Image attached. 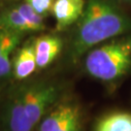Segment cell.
<instances>
[{
    "label": "cell",
    "instance_id": "obj_1",
    "mask_svg": "<svg viewBox=\"0 0 131 131\" xmlns=\"http://www.w3.org/2000/svg\"><path fill=\"white\" fill-rule=\"evenodd\" d=\"M130 31L131 19L114 0H85L67 46V59L76 62L97 45Z\"/></svg>",
    "mask_w": 131,
    "mask_h": 131
},
{
    "label": "cell",
    "instance_id": "obj_2",
    "mask_svg": "<svg viewBox=\"0 0 131 131\" xmlns=\"http://www.w3.org/2000/svg\"><path fill=\"white\" fill-rule=\"evenodd\" d=\"M84 67L90 77L101 82L122 78L131 67V34L113 38L89 50Z\"/></svg>",
    "mask_w": 131,
    "mask_h": 131
},
{
    "label": "cell",
    "instance_id": "obj_3",
    "mask_svg": "<svg viewBox=\"0 0 131 131\" xmlns=\"http://www.w3.org/2000/svg\"><path fill=\"white\" fill-rule=\"evenodd\" d=\"M25 112L36 128L45 115L61 100L62 85L54 79H39L18 86Z\"/></svg>",
    "mask_w": 131,
    "mask_h": 131
},
{
    "label": "cell",
    "instance_id": "obj_4",
    "mask_svg": "<svg viewBox=\"0 0 131 131\" xmlns=\"http://www.w3.org/2000/svg\"><path fill=\"white\" fill-rule=\"evenodd\" d=\"M0 28L20 35L39 33L45 30V19L21 1L0 12Z\"/></svg>",
    "mask_w": 131,
    "mask_h": 131
},
{
    "label": "cell",
    "instance_id": "obj_5",
    "mask_svg": "<svg viewBox=\"0 0 131 131\" xmlns=\"http://www.w3.org/2000/svg\"><path fill=\"white\" fill-rule=\"evenodd\" d=\"M36 131H82V111L78 104L61 99L45 115Z\"/></svg>",
    "mask_w": 131,
    "mask_h": 131
},
{
    "label": "cell",
    "instance_id": "obj_6",
    "mask_svg": "<svg viewBox=\"0 0 131 131\" xmlns=\"http://www.w3.org/2000/svg\"><path fill=\"white\" fill-rule=\"evenodd\" d=\"M0 123L5 131L35 130L26 115L18 86L12 89L7 96L0 115Z\"/></svg>",
    "mask_w": 131,
    "mask_h": 131
},
{
    "label": "cell",
    "instance_id": "obj_7",
    "mask_svg": "<svg viewBox=\"0 0 131 131\" xmlns=\"http://www.w3.org/2000/svg\"><path fill=\"white\" fill-rule=\"evenodd\" d=\"M37 70L47 69L59 57L64 48L63 39L57 34H42L33 39Z\"/></svg>",
    "mask_w": 131,
    "mask_h": 131
},
{
    "label": "cell",
    "instance_id": "obj_8",
    "mask_svg": "<svg viewBox=\"0 0 131 131\" xmlns=\"http://www.w3.org/2000/svg\"><path fill=\"white\" fill-rule=\"evenodd\" d=\"M37 63L33 40L19 45L12 56V77L15 81L23 83L37 72Z\"/></svg>",
    "mask_w": 131,
    "mask_h": 131
},
{
    "label": "cell",
    "instance_id": "obj_9",
    "mask_svg": "<svg viewBox=\"0 0 131 131\" xmlns=\"http://www.w3.org/2000/svg\"><path fill=\"white\" fill-rule=\"evenodd\" d=\"M85 0H54L52 15L56 19V30L64 31L75 24L83 15Z\"/></svg>",
    "mask_w": 131,
    "mask_h": 131
},
{
    "label": "cell",
    "instance_id": "obj_10",
    "mask_svg": "<svg viewBox=\"0 0 131 131\" xmlns=\"http://www.w3.org/2000/svg\"><path fill=\"white\" fill-rule=\"evenodd\" d=\"M94 131H131V113H108L97 121Z\"/></svg>",
    "mask_w": 131,
    "mask_h": 131
},
{
    "label": "cell",
    "instance_id": "obj_11",
    "mask_svg": "<svg viewBox=\"0 0 131 131\" xmlns=\"http://www.w3.org/2000/svg\"><path fill=\"white\" fill-rule=\"evenodd\" d=\"M24 35L0 28V56L14 53L24 39Z\"/></svg>",
    "mask_w": 131,
    "mask_h": 131
},
{
    "label": "cell",
    "instance_id": "obj_12",
    "mask_svg": "<svg viewBox=\"0 0 131 131\" xmlns=\"http://www.w3.org/2000/svg\"><path fill=\"white\" fill-rule=\"evenodd\" d=\"M44 19L52 14L54 0H23Z\"/></svg>",
    "mask_w": 131,
    "mask_h": 131
},
{
    "label": "cell",
    "instance_id": "obj_13",
    "mask_svg": "<svg viewBox=\"0 0 131 131\" xmlns=\"http://www.w3.org/2000/svg\"><path fill=\"white\" fill-rule=\"evenodd\" d=\"M0 131H5L4 129H3V127H2V125H1V123H0Z\"/></svg>",
    "mask_w": 131,
    "mask_h": 131
},
{
    "label": "cell",
    "instance_id": "obj_14",
    "mask_svg": "<svg viewBox=\"0 0 131 131\" xmlns=\"http://www.w3.org/2000/svg\"><path fill=\"white\" fill-rule=\"evenodd\" d=\"M124 1H129V0H124Z\"/></svg>",
    "mask_w": 131,
    "mask_h": 131
}]
</instances>
